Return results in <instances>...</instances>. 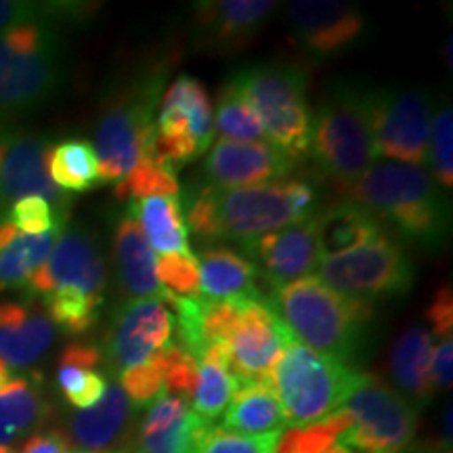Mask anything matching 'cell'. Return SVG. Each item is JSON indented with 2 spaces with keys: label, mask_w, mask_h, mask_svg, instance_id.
Listing matches in <instances>:
<instances>
[{
  "label": "cell",
  "mask_w": 453,
  "mask_h": 453,
  "mask_svg": "<svg viewBox=\"0 0 453 453\" xmlns=\"http://www.w3.org/2000/svg\"><path fill=\"white\" fill-rule=\"evenodd\" d=\"M319 191L304 179L223 189L189 187L183 194L185 225L202 240L242 243L254 237L317 217Z\"/></svg>",
  "instance_id": "obj_1"
},
{
  "label": "cell",
  "mask_w": 453,
  "mask_h": 453,
  "mask_svg": "<svg viewBox=\"0 0 453 453\" xmlns=\"http://www.w3.org/2000/svg\"><path fill=\"white\" fill-rule=\"evenodd\" d=\"M350 202L393 225L403 240L437 252L449 243L451 203L424 166L378 162L347 189Z\"/></svg>",
  "instance_id": "obj_2"
},
{
  "label": "cell",
  "mask_w": 453,
  "mask_h": 453,
  "mask_svg": "<svg viewBox=\"0 0 453 453\" xmlns=\"http://www.w3.org/2000/svg\"><path fill=\"white\" fill-rule=\"evenodd\" d=\"M269 303L296 342L342 361L359 353L373 317L372 304L332 290L317 275L280 288Z\"/></svg>",
  "instance_id": "obj_3"
},
{
  "label": "cell",
  "mask_w": 453,
  "mask_h": 453,
  "mask_svg": "<svg viewBox=\"0 0 453 453\" xmlns=\"http://www.w3.org/2000/svg\"><path fill=\"white\" fill-rule=\"evenodd\" d=\"M229 82L240 90L263 124L269 143L290 160L311 154L307 72L288 61H265L237 70Z\"/></svg>",
  "instance_id": "obj_4"
},
{
  "label": "cell",
  "mask_w": 453,
  "mask_h": 453,
  "mask_svg": "<svg viewBox=\"0 0 453 453\" xmlns=\"http://www.w3.org/2000/svg\"><path fill=\"white\" fill-rule=\"evenodd\" d=\"M65 78V44L53 26L0 32V118L21 116L47 104Z\"/></svg>",
  "instance_id": "obj_5"
},
{
  "label": "cell",
  "mask_w": 453,
  "mask_h": 453,
  "mask_svg": "<svg viewBox=\"0 0 453 453\" xmlns=\"http://www.w3.org/2000/svg\"><path fill=\"white\" fill-rule=\"evenodd\" d=\"M311 128V156L342 191L372 168L376 154L367 88L355 82L336 84L313 111Z\"/></svg>",
  "instance_id": "obj_6"
},
{
  "label": "cell",
  "mask_w": 453,
  "mask_h": 453,
  "mask_svg": "<svg viewBox=\"0 0 453 453\" xmlns=\"http://www.w3.org/2000/svg\"><path fill=\"white\" fill-rule=\"evenodd\" d=\"M164 72H143L111 95L95 128L97 183H120L150 145L156 130Z\"/></svg>",
  "instance_id": "obj_7"
},
{
  "label": "cell",
  "mask_w": 453,
  "mask_h": 453,
  "mask_svg": "<svg viewBox=\"0 0 453 453\" xmlns=\"http://www.w3.org/2000/svg\"><path fill=\"white\" fill-rule=\"evenodd\" d=\"M359 370L292 340L277 361L271 387L290 426H304L340 410Z\"/></svg>",
  "instance_id": "obj_8"
},
{
  "label": "cell",
  "mask_w": 453,
  "mask_h": 453,
  "mask_svg": "<svg viewBox=\"0 0 453 453\" xmlns=\"http://www.w3.org/2000/svg\"><path fill=\"white\" fill-rule=\"evenodd\" d=\"M340 410L353 424L340 434L338 445L353 453H399L418 428L416 407L365 372H359Z\"/></svg>",
  "instance_id": "obj_9"
},
{
  "label": "cell",
  "mask_w": 453,
  "mask_h": 453,
  "mask_svg": "<svg viewBox=\"0 0 453 453\" xmlns=\"http://www.w3.org/2000/svg\"><path fill=\"white\" fill-rule=\"evenodd\" d=\"M317 277L344 296L373 304L407 296L416 267L405 248L382 234L357 250L321 260Z\"/></svg>",
  "instance_id": "obj_10"
},
{
  "label": "cell",
  "mask_w": 453,
  "mask_h": 453,
  "mask_svg": "<svg viewBox=\"0 0 453 453\" xmlns=\"http://www.w3.org/2000/svg\"><path fill=\"white\" fill-rule=\"evenodd\" d=\"M373 154L410 166H424L428 156L433 101L422 88L367 90Z\"/></svg>",
  "instance_id": "obj_11"
},
{
  "label": "cell",
  "mask_w": 453,
  "mask_h": 453,
  "mask_svg": "<svg viewBox=\"0 0 453 453\" xmlns=\"http://www.w3.org/2000/svg\"><path fill=\"white\" fill-rule=\"evenodd\" d=\"M286 24L300 49L327 61L359 47L370 32L364 9L340 0H294L286 4Z\"/></svg>",
  "instance_id": "obj_12"
},
{
  "label": "cell",
  "mask_w": 453,
  "mask_h": 453,
  "mask_svg": "<svg viewBox=\"0 0 453 453\" xmlns=\"http://www.w3.org/2000/svg\"><path fill=\"white\" fill-rule=\"evenodd\" d=\"M292 340L269 298L243 300L237 324L226 340L229 370L240 387L254 382L271 384L277 361Z\"/></svg>",
  "instance_id": "obj_13"
},
{
  "label": "cell",
  "mask_w": 453,
  "mask_h": 453,
  "mask_svg": "<svg viewBox=\"0 0 453 453\" xmlns=\"http://www.w3.org/2000/svg\"><path fill=\"white\" fill-rule=\"evenodd\" d=\"M26 288L44 298L49 294H78L104 304L107 288L105 260L88 231L64 229L50 257L27 280Z\"/></svg>",
  "instance_id": "obj_14"
},
{
  "label": "cell",
  "mask_w": 453,
  "mask_h": 453,
  "mask_svg": "<svg viewBox=\"0 0 453 453\" xmlns=\"http://www.w3.org/2000/svg\"><path fill=\"white\" fill-rule=\"evenodd\" d=\"M174 332V317L162 298L130 300L113 315L104 353L118 373L145 364L166 347Z\"/></svg>",
  "instance_id": "obj_15"
},
{
  "label": "cell",
  "mask_w": 453,
  "mask_h": 453,
  "mask_svg": "<svg viewBox=\"0 0 453 453\" xmlns=\"http://www.w3.org/2000/svg\"><path fill=\"white\" fill-rule=\"evenodd\" d=\"M50 147L44 137L0 134V217H7L9 208L27 196L44 197L65 212L67 196L49 174Z\"/></svg>",
  "instance_id": "obj_16"
},
{
  "label": "cell",
  "mask_w": 453,
  "mask_h": 453,
  "mask_svg": "<svg viewBox=\"0 0 453 453\" xmlns=\"http://www.w3.org/2000/svg\"><path fill=\"white\" fill-rule=\"evenodd\" d=\"M240 248L246 250L250 257L248 260L258 271V277H263L273 292L311 275L319 269L321 263L315 217L269 231L242 243Z\"/></svg>",
  "instance_id": "obj_17"
},
{
  "label": "cell",
  "mask_w": 453,
  "mask_h": 453,
  "mask_svg": "<svg viewBox=\"0 0 453 453\" xmlns=\"http://www.w3.org/2000/svg\"><path fill=\"white\" fill-rule=\"evenodd\" d=\"M275 0H203L194 4L196 42L229 55L248 47L275 13Z\"/></svg>",
  "instance_id": "obj_18"
},
{
  "label": "cell",
  "mask_w": 453,
  "mask_h": 453,
  "mask_svg": "<svg viewBox=\"0 0 453 453\" xmlns=\"http://www.w3.org/2000/svg\"><path fill=\"white\" fill-rule=\"evenodd\" d=\"M294 162L269 141H242L219 139L211 147L203 173L208 183L223 189L252 187L283 180L290 174Z\"/></svg>",
  "instance_id": "obj_19"
},
{
  "label": "cell",
  "mask_w": 453,
  "mask_h": 453,
  "mask_svg": "<svg viewBox=\"0 0 453 453\" xmlns=\"http://www.w3.org/2000/svg\"><path fill=\"white\" fill-rule=\"evenodd\" d=\"M111 252L116 277L120 290L127 296L139 298H162L166 290L160 286L156 277V252L147 243L143 231L134 219V214L127 211L113 223Z\"/></svg>",
  "instance_id": "obj_20"
},
{
  "label": "cell",
  "mask_w": 453,
  "mask_h": 453,
  "mask_svg": "<svg viewBox=\"0 0 453 453\" xmlns=\"http://www.w3.org/2000/svg\"><path fill=\"white\" fill-rule=\"evenodd\" d=\"M55 340L49 315L19 303H0V359L11 370L36 364Z\"/></svg>",
  "instance_id": "obj_21"
},
{
  "label": "cell",
  "mask_w": 453,
  "mask_h": 453,
  "mask_svg": "<svg viewBox=\"0 0 453 453\" xmlns=\"http://www.w3.org/2000/svg\"><path fill=\"white\" fill-rule=\"evenodd\" d=\"M202 424L187 401L162 393L145 413L134 453H189Z\"/></svg>",
  "instance_id": "obj_22"
},
{
  "label": "cell",
  "mask_w": 453,
  "mask_h": 453,
  "mask_svg": "<svg viewBox=\"0 0 453 453\" xmlns=\"http://www.w3.org/2000/svg\"><path fill=\"white\" fill-rule=\"evenodd\" d=\"M433 334L420 326L407 327L395 340L388 357V370L401 396L411 403L424 405L437 395L430 378L433 365Z\"/></svg>",
  "instance_id": "obj_23"
},
{
  "label": "cell",
  "mask_w": 453,
  "mask_h": 453,
  "mask_svg": "<svg viewBox=\"0 0 453 453\" xmlns=\"http://www.w3.org/2000/svg\"><path fill=\"white\" fill-rule=\"evenodd\" d=\"M200 292L211 300L260 298L258 271L248 258L226 246L203 248L197 257Z\"/></svg>",
  "instance_id": "obj_24"
},
{
  "label": "cell",
  "mask_w": 453,
  "mask_h": 453,
  "mask_svg": "<svg viewBox=\"0 0 453 453\" xmlns=\"http://www.w3.org/2000/svg\"><path fill=\"white\" fill-rule=\"evenodd\" d=\"M64 225L41 235L21 234L7 217H0V290L26 286L30 275L50 257Z\"/></svg>",
  "instance_id": "obj_25"
},
{
  "label": "cell",
  "mask_w": 453,
  "mask_h": 453,
  "mask_svg": "<svg viewBox=\"0 0 453 453\" xmlns=\"http://www.w3.org/2000/svg\"><path fill=\"white\" fill-rule=\"evenodd\" d=\"M315 225L321 260L357 250L384 234L380 220L350 200L340 202L327 208L326 212L317 214Z\"/></svg>",
  "instance_id": "obj_26"
},
{
  "label": "cell",
  "mask_w": 453,
  "mask_h": 453,
  "mask_svg": "<svg viewBox=\"0 0 453 453\" xmlns=\"http://www.w3.org/2000/svg\"><path fill=\"white\" fill-rule=\"evenodd\" d=\"M130 405L127 393L118 382L107 384L105 395L97 405L78 411L70 422L73 449L82 453H99L116 441L127 424Z\"/></svg>",
  "instance_id": "obj_27"
},
{
  "label": "cell",
  "mask_w": 453,
  "mask_h": 453,
  "mask_svg": "<svg viewBox=\"0 0 453 453\" xmlns=\"http://www.w3.org/2000/svg\"><path fill=\"white\" fill-rule=\"evenodd\" d=\"M290 424L269 382L243 384L223 411V428L248 437L283 433Z\"/></svg>",
  "instance_id": "obj_28"
},
{
  "label": "cell",
  "mask_w": 453,
  "mask_h": 453,
  "mask_svg": "<svg viewBox=\"0 0 453 453\" xmlns=\"http://www.w3.org/2000/svg\"><path fill=\"white\" fill-rule=\"evenodd\" d=\"M104 364V353L93 344H70L59 357V370H57V387L64 399L76 410H88L97 405L105 395V376L97 372Z\"/></svg>",
  "instance_id": "obj_29"
},
{
  "label": "cell",
  "mask_w": 453,
  "mask_h": 453,
  "mask_svg": "<svg viewBox=\"0 0 453 453\" xmlns=\"http://www.w3.org/2000/svg\"><path fill=\"white\" fill-rule=\"evenodd\" d=\"M151 250L164 254H187L189 234L183 219L179 196H154L143 200L128 202Z\"/></svg>",
  "instance_id": "obj_30"
},
{
  "label": "cell",
  "mask_w": 453,
  "mask_h": 453,
  "mask_svg": "<svg viewBox=\"0 0 453 453\" xmlns=\"http://www.w3.org/2000/svg\"><path fill=\"white\" fill-rule=\"evenodd\" d=\"M240 382L229 370V350L225 344H212L197 361V382L191 395V411L203 422L211 424L214 418L223 416L229 407Z\"/></svg>",
  "instance_id": "obj_31"
},
{
  "label": "cell",
  "mask_w": 453,
  "mask_h": 453,
  "mask_svg": "<svg viewBox=\"0 0 453 453\" xmlns=\"http://www.w3.org/2000/svg\"><path fill=\"white\" fill-rule=\"evenodd\" d=\"M49 174L64 194H84L97 187V156L93 145L88 141L70 139L50 147Z\"/></svg>",
  "instance_id": "obj_32"
},
{
  "label": "cell",
  "mask_w": 453,
  "mask_h": 453,
  "mask_svg": "<svg viewBox=\"0 0 453 453\" xmlns=\"http://www.w3.org/2000/svg\"><path fill=\"white\" fill-rule=\"evenodd\" d=\"M157 110H174L189 120L191 130H194L197 143L206 154L212 145L214 127H212V107L208 99V90L203 84L194 76H180L174 81L164 93Z\"/></svg>",
  "instance_id": "obj_33"
},
{
  "label": "cell",
  "mask_w": 453,
  "mask_h": 453,
  "mask_svg": "<svg viewBox=\"0 0 453 453\" xmlns=\"http://www.w3.org/2000/svg\"><path fill=\"white\" fill-rule=\"evenodd\" d=\"M350 424L353 420H350L349 413L336 410L313 424L292 426L281 433L277 453H324L338 443L340 434L349 430Z\"/></svg>",
  "instance_id": "obj_34"
},
{
  "label": "cell",
  "mask_w": 453,
  "mask_h": 453,
  "mask_svg": "<svg viewBox=\"0 0 453 453\" xmlns=\"http://www.w3.org/2000/svg\"><path fill=\"white\" fill-rule=\"evenodd\" d=\"M179 191L180 185L177 173L143 154L134 164V168L116 185L113 194L118 200L137 202L154 196H179Z\"/></svg>",
  "instance_id": "obj_35"
},
{
  "label": "cell",
  "mask_w": 453,
  "mask_h": 453,
  "mask_svg": "<svg viewBox=\"0 0 453 453\" xmlns=\"http://www.w3.org/2000/svg\"><path fill=\"white\" fill-rule=\"evenodd\" d=\"M217 130L220 139L242 141V143L243 141H269L257 113L229 81L219 93Z\"/></svg>",
  "instance_id": "obj_36"
},
{
  "label": "cell",
  "mask_w": 453,
  "mask_h": 453,
  "mask_svg": "<svg viewBox=\"0 0 453 453\" xmlns=\"http://www.w3.org/2000/svg\"><path fill=\"white\" fill-rule=\"evenodd\" d=\"M93 13V4L81 3H24V0H0V32L11 27L41 24L50 21L82 19Z\"/></svg>",
  "instance_id": "obj_37"
},
{
  "label": "cell",
  "mask_w": 453,
  "mask_h": 453,
  "mask_svg": "<svg viewBox=\"0 0 453 453\" xmlns=\"http://www.w3.org/2000/svg\"><path fill=\"white\" fill-rule=\"evenodd\" d=\"M280 437L281 433L248 437V434H237L223 426L203 422L196 433L189 453H277Z\"/></svg>",
  "instance_id": "obj_38"
},
{
  "label": "cell",
  "mask_w": 453,
  "mask_h": 453,
  "mask_svg": "<svg viewBox=\"0 0 453 453\" xmlns=\"http://www.w3.org/2000/svg\"><path fill=\"white\" fill-rule=\"evenodd\" d=\"M44 416L41 393L30 380L15 376L4 390H0V420L11 424L17 433L36 424Z\"/></svg>",
  "instance_id": "obj_39"
},
{
  "label": "cell",
  "mask_w": 453,
  "mask_h": 453,
  "mask_svg": "<svg viewBox=\"0 0 453 453\" xmlns=\"http://www.w3.org/2000/svg\"><path fill=\"white\" fill-rule=\"evenodd\" d=\"M156 277L174 296L196 298L200 294V265L194 252L164 254L156 260Z\"/></svg>",
  "instance_id": "obj_40"
},
{
  "label": "cell",
  "mask_w": 453,
  "mask_h": 453,
  "mask_svg": "<svg viewBox=\"0 0 453 453\" xmlns=\"http://www.w3.org/2000/svg\"><path fill=\"white\" fill-rule=\"evenodd\" d=\"M433 143L430 150V168L433 179L441 189L449 191L453 187V111L449 105H443L434 118Z\"/></svg>",
  "instance_id": "obj_41"
},
{
  "label": "cell",
  "mask_w": 453,
  "mask_h": 453,
  "mask_svg": "<svg viewBox=\"0 0 453 453\" xmlns=\"http://www.w3.org/2000/svg\"><path fill=\"white\" fill-rule=\"evenodd\" d=\"M7 219L11 225L17 226L21 234L27 235H41L47 231L55 229L57 225H64L65 214L55 212V208L38 196H27L17 200L13 206L9 208Z\"/></svg>",
  "instance_id": "obj_42"
},
{
  "label": "cell",
  "mask_w": 453,
  "mask_h": 453,
  "mask_svg": "<svg viewBox=\"0 0 453 453\" xmlns=\"http://www.w3.org/2000/svg\"><path fill=\"white\" fill-rule=\"evenodd\" d=\"M124 393H127L130 405L143 407L147 403H154V401L162 393H166L164 387V372L157 361L151 355L150 361L145 364L130 367V370L120 372V382Z\"/></svg>",
  "instance_id": "obj_43"
},
{
  "label": "cell",
  "mask_w": 453,
  "mask_h": 453,
  "mask_svg": "<svg viewBox=\"0 0 453 453\" xmlns=\"http://www.w3.org/2000/svg\"><path fill=\"white\" fill-rule=\"evenodd\" d=\"M426 319L430 327H433V336L439 340L451 338L453 334V294L451 286H441L439 292L434 294L433 303L428 304L426 309Z\"/></svg>",
  "instance_id": "obj_44"
},
{
  "label": "cell",
  "mask_w": 453,
  "mask_h": 453,
  "mask_svg": "<svg viewBox=\"0 0 453 453\" xmlns=\"http://www.w3.org/2000/svg\"><path fill=\"white\" fill-rule=\"evenodd\" d=\"M434 390L451 388L453 380V342L451 338L441 340L439 347L433 350V365H430Z\"/></svg>",
  "instance_id": "obj_45"
},
{
  "label": "cell",
  "mask_w": 453,
  "mask_h": 453,
  "mask_svg": "<svg viewBox=\"0 0 453 453\" xmlns=\"http://www.w3.org/2000/svg\"><path fill=\"white\" fill-rule=\"evenodd\" d=\"M21 453H82L73 449L67 443V439L59 433H49V434H36L24 445Z\"/></svg>",
  "instance_id": "obj_46"
},
{
  "label": "cell",
  "mask_w": 453,
  "mask_h": 453,
  "mask_svg": "<svg viewBox=\"0 0 453 453\" xmlns=\"http://www.w3.org/2000/svg\"><path fill=\"white\" fill-rule=\"evenodd\" d=\"M15 378V373H13V370H11V367L4 364L3 359H0V390H4L11 384V380H13Z\"/></svg>",
  "instance_id": "obj_47"
},
{
  "label": "cell",
  "mask_w": 453,
  "mask_h": 453,
  "mask_svg": "<svg viewBox=\"0 0 453 453\" xmlns=\"http://www.w3.org/2000/svg\"><path fill=\"white\" fill-rule=\"evenodd\" d=\"M17 437V430L7 424L4 420H0V445L9 443V441H13Z\"/></svg>",
  "instance_id": "obj_48"
},
{
  "label": "cell",
  "mask_w": 453,
  "mask_h": 453,
  "mask_svg": "<svg viewBox=\"0 0 453 453\" xmlns=\"http://www.w3.org/2000/svg\"><path fill=\"white\" fill-rule=\"evenodd\" d=\"M443 437L447 447H451V403L447 405L445 418H443Z\"/></svg>",
  "instance_id": "obj_49"
},
{
  "label": "cell",
  "mask_w": 453,
  "mask_h": 453,
  "mask_svg": "<svg viewBox=\"0 0 453 453\" xmlns=\"http://www.w3.org/2000/svg\"><path fill=\"white\" fill-rule=\"evenodd\" d=\"M447 67H449V70H451V64H453V61H451V41L449 42H447Z\"/></svg>",
  "instance_id": "obj_50"
},
{
  "label": "cell",
  "mask_w": 453,
  "mask_h": 453,
  "mask_svg": "<svg viewBox=\"0 0 453 453\" xmlns=\"http://www.w3.org/2000/svg\"><path fill=\"white\" fill-rule=\"evenodd\" d=\"M0 453H15V451H13V447H9V445H0Z\"/></svg>",
  "instance_id": "obj_51"
},
{
  "label": "cell",
  "mask_w": 453,
  "mask_h": 453,
  "mask_svg": "<svg viewBox=\"0 0 453 453\" xmlns=\"http://www.w3.org/2000/svg\"><path fill=\"white\" fill-rule=\"evenodd\" d=\"M443 453H451V451H449V449H447V451H443Z\"/></svg>",
  "instance_id": "obj_52"
},
{
  "label": "cell",
  "mask_w": 453,
  "mask_h": 453,
  "mask_svg": "<svg viewBox=\"0 0 453 453\" xmlns=\"http://www.w3.org/2000/svg\"><path fill=\"white\" fill-rule=\"evenodd\" d=\"M0 134H3V133H0Z\"/></svg>",
  "instance_id": "obj_53"
}]
</instances>
